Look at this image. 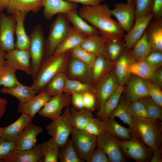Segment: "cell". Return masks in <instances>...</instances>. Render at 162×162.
Returning <instances> with one entry per match:
<instances>
[{
  "label": "cell",
  "mask_w": 162,
  "mask_h": 162,
  "mask_svg": "<svg viewBox=\"0 0 162 162\" xmlns=\"http://www.w3.org/2000/svg\"><path fill=\"white\" fill-rule=\"evenodd\" d=\"M78 13L83 19L98 30L105 41L123 39L125 31L117 21L112 18L110 10L106 4L84 5Z\"/></svg>",
  "instance_id": "1"
},
{
  "label": "cell",
  "mask_w": 162,
  "mask_h": 162,
  "mask_svg": "<svg viewBox=\"0 0 162 162\" xmlns=\"http://www.w3.org/2000/svg\"><path fill=\"white\" fill-rule=\"evenodd\" d=\"M128 128L131 137L137 138L150 149L162 146V120L134 118Z\"/></svg>",
  "instance_id": "2"
},
{
  "label": "cell",
  "mask_w": 162,
  "mask_h": 162,
  "mask_svg": "<svg viewBox=\"0 0 162 162\" xmlns=\"http://www.w3.org/2000/svg\"><path fill=\"white\" fill-rule=\"evenodd\" d=\"M71 57L69 51L44 59L31 86L37 94L43 90L47 83L57 74L61 72L66 73Z\"/></svg>",
  "instance_id": "3"
},
{
  "label": "cell",
  "mask_w": 162,
  "mask_h": 162,
  "mask_svg": "<svg viewBox=\"0 0 162 162\" xmlns=\"http://www.w3.org/2000/svg\"><path fill=\"white\" fill-rule=\"evenodd\" d=\"M29 37L30 45L28 51L31 59V75L34 81L44 58L46 39L41 26L36 25Z\"/></svg>",
  "instance_id": "4"
},
{
  "label": "cell",
  "mask_w": 162,
  "mask_h": 162,
  "mask_svg": "<svg viewBox=\"0 0 162 162\" xmlns=\"http://www.w3.org/2000/svg\"><path fill=\"white\" fill-rule=\"evenodd\" d=\"M69 23L64 13L58 14L52 22L48 36L46 40L44 59L52 55L56 48L64 38L70 26Z\"/></svg>",
  "instance_id": "5"
},
{
  "label": "cell",
  "mask_w": 162,
  "mask_h": 162,
  "mask_svg": "<svg viewBox=\"0 0 162 162\" xmlns=\"http://www.w3.org/2000/svg\"><path fill=\"white\" fill-rule=\"evenodd\" d=\"M70 109V107L65 108L63 112L58 118L52 121L46 127L47 133L60 147L67 142L73 128Z\"/></svg>",
  "instance_id": "6"
},
{
  "label": "cell",
  "mask_w": 162,
  "mask_h": 162,
  "mask_svg": "<svg viewBox=\"0 0 162 162\" xmlns=\"http://www.w3.org/2000/svg\"><path fill=\"white\" fill-rule=\"evenodd\" d=\"M71 134V139L78 156L84 161L87 162L97 147V136L74 127Z\"/></svg>",
  "instance_id": "7"
},
{
  "label": "cell",
  "mask_w": 162,
  "mask_h": 162,
  "mask_svg": "<svg viewBox=\"0 0 162 162\" xmlns=\"http://www.w3.org/2000/svg\"><path fill=\"white\" fill-rule=\"evenodd\" d=\"M118 142L126 158L137 162L150 161L153 150L137 138L131 137L128 140H118Z\"/></svg>",
  "instance_id": "8"
},
{
  "label": "cell",
  "mask_w": 162,
  "mask_h": 162,
  "mask_svg": "<svg viewBox=\"0 0 162 162\" xmlns=\"http://www.w3.org/2000/svg\"><path fill=\"white\" fill-rule=\"evenodd\" d=\"M113 68L94 86L97 113L100 111L108 98L119 86Z\"/></svg>",
  "instance_id": "9"
},
{
  "label": "cell",
  "mask_w": 162,
  "mask_h": 162,
  "mask_svg": "<svg viewBox=\"0 0 162 162\" xmlns=\"http://www.w3.org/2000/svg\"><path fill=\"white\" fill-rule=\"evenodd\" d=\"M15 15L0 13V49L8 52L15 49Z\"/></svg>",
  "instance_id": "10"
},
{
  "label": "cell",
  "mask_w": 162,
  "mask_h": 162,
  "mask_svg": "<svg viewBox=\"0 0 162 162\" xmlns=\"http://www.w3.org/2000/svg\"><path fill=\"white\" fill-rule=\"evenodd\" d=\"M118 140L116 137L106 130L97 136V147L104 152L111 162H124L126 161V157Z\"/></svg>",
  "instance_id": "11"
},
{
  "label": "cell",
  "mask_w": 162,
  "mask_h": 162,
  "mask_svg": "<svg viewBox=\"0 0 162 162\" xmlns=\"http://www.w3.org/2000/svg\"><path fill=\"white\" fill-rule=\"evenodd\" d=\"M71 104L70 95L63 92L52 96L38 113L52 121L61 115L63 109L70 107Z\"/></svg>",
  "instance_id": "12"
},
{
  "label": "cell",
  "mask_w": 162,
  "mask_h": 162,
  "mask_svg": "<svg viewBox=\"0 0 162 162\" xmlns=\"http://www.w3.org/2000/svg\"><path fill=\"white\" fill-rule=\"evenodd\" d=\"M114 8L110 10L112 15L117 19L122 28L127 33L133 26L136 19L135 3H117L113 4Z\"/></svg>",
  "instance_id": "13"
},
{
  "label": "cell",
  "mask_w": 162,
  "mask_h": 162,
  "mask_svg": "<svg viewBox=\"0 0 162 162\" xmlns=\"http://www.w3.org/2000/svg\"><path fill=\"white\" fill-rule=\"evenodd\" d=\"M5 62L16 70L31 75V65L29 51L14 49L6 53Z\"/></svg>",
  "instance_id": "14"
},
{
  "label": "cell",
  "mask_w": 162,
  "mask_h": 162,
  "mask_svg": "<svg viewBox=\"0 0 162 162\" xmlns=\"http://www.w3.org/2000/svg\"><path fill=\"white\" fill-rule=\"evenodd\" d=\"M92 68L89 64L71 57L66 74L68 78L92 85Z\"/></svg>",
  "instance_id": "15"
},
{
  "label": "cell",
  "mask_w": 162,
  "mask_h": 162,
  "mask_svg": "<svg viewBox=\"0 0 162 162\" xmlns=\"http://www.w3.org/2000/svg\"><path fill=\"white\" fill-rule=\"evenodd\" d=\"M126 84L123 96L130 103L149 96L145 79L130 74Z\"/></svg>",
  "instance_id": "16"
},
{
  "label": "cell",
  "mask_w": 162,
  "mask_h": 162,
  "mask_svg": "<svg viewBox=\"0 0 162 162\" xmlns=\"http://www.w3.org/2000/svg\"><path fill=\"white\" fill-rule=\"evenodd\" d=\"M153 18V14L152 13L147 15L136 18L132 28L123 37L126 49H132L146 30Z\"/></svg>",
  "instance_id": "17"
},
{
  "label": "cell",
  "mask_w": 162,
  "mask_h": 162,
  "mask_svg": "<svg viewBox=\"0 0 162 162\" xmlns=\"http://www.w3.org/2000/svg\"><path fill=\"white\" fill-rule=\"evenodd\" d=\"M52 96L43 90L27 102L18 104L17 112L23 113L32 120L36 114L45 105Z\"/></svg>",
  "instance_id": "18"
},
{
  "label": "cell",
  "mask_w": 162,
  "mask_h": 162,
  "mask_svg": "<svg viewBox=\"0 0 162 162\" xmlns=\"http://www.w3.org/2000/svg\"><path fill=\"white\" fill-rule=\"evenodd\" d=\"M43 162V156L40 144H36L31 148L16 150L6 158L0 160L3 162Z\"/></svg>",
  "instance_id": "19"
},
{
  "label": "cell",
  "mask_w": 162,
  "mask_h": 162,
  "mask_svg": "<svg viewBox=\"0 0 162 162\" xmlns=\"http://www.w3.org/2000/svg\"><path fill=\"white\" fill-rule=\"evenodd\" d=\"M41 127L32 123L28 124L14 142L16 150H26L33 147L36 144L38 135L43 132Z\"/></svg>",
  "instance_id": "20"
},
{
  "label": "cell",
  "mask_w": 162,
  "mask_h": 162,
  "mask_svg": "<svg viewBox=\"0 0 162 162\" xmlns=\"http://www.w3.org/2000/svg\"><path fill=\"white\" fill-rule=\"evenodd\" d=\"M43 15L48 20H52L56 14H66L69 11L78 8L77 4L64 0H42Z\"/></svg>",
  "instance_id": "21"
},
{
  "label": "cell",
  "mask_w": 162,
  "mask_h": 162,
  "mask_svg": "<svg viewBox=\"0 0 162 162\" xmlns=\"http://www.w3.org/2000/svg\"><path fill=\"white\" fill-rule=\"evenodd\" d=\"M32 120L24 113L10 125L0 128V137L6 140L14 142L26 127L32 122Z\"/></svg>",
  "instance_id": "22"
},
{
  "label": "cell",
  "mask_w": 162,
  "mask_h": 162,
  "mask_svg": "<svg viewBox=\"0 0 162 162\" xmlns=\"http://www.w3.org/2000/svg\"><path fill=\"white\" fill-rule=\"evenodd\" d=\"M86 37L70 26L66 36L56 48L52 55H58L69 52L80 46Z\"/></svg>",
  "instance_id": "23"
},
{
  "label": "cell",
  "mask_w": 162,
  "mask_h": 162,
  "mask_svg": "<svg viewBox=\"0 0 162 162\" xmlns=\"http://www.w3.org/2000/svg\"><path fill=\"white\" fill-rule=\"evenodd\" d=\"M42 7V0H9L6 9L10 14L18 12L26 14L30 12L36 14Z\"/></svg>",
  "instance_id": "24"
},
{
  "label": "cell",
  "mask_w": 162,
  "mask_h": 162,
  "mask_svg": "<svg viewBox=\"0 0 162 162\" xmlns=\"http://www.w3.org/2000/svg\"><path fill=\"white\" fill-rule=\"evenodd\" d=\"M131 50L126 49L124 52L114 63V69L118 82L120 86H124L128 81L130 74L127 68L128 65L134 62Z\"/></svg>",
  "instance_id": "25"
},
{
  "label": "cell",
  "mask_w": 162,
  "mask_h": 162,
  "mask_svg": "<svg viewBox=\"0 0 162 162\" xmlns=\"http://www.w3.org/2000/svg\"><path fill=\"white\" fill-rule=\"evenodd\" d=\"M65 14L69 22L72 24V27L81 34L86 37L100 35L98 30L88 24L81 17L77 9L70 10Z\"/></svg>",
  "instance_id": "26"
},
{
  "label": "cell",
  "mask_w": 162,
  "mask_h": 162,
  "mask_svg": "<svg viewBox=\"0 0 162 162\" xmlns=\"http://www.w3.org/2000/svg\"><path fill=\"white\" fill-rule=\"evenodd\" d=\"M146 31L152 50L162 52V19L152 20Z\"/></svg>",
  "instance_id": "27"
},
{
  "label": "cell",
  "mask_w": 162,
  "mask_h": 162,
  "mask_svg": "<svg viewBox=\"0 0 162 162\" xmlns=\"http://www.w3.org/2000/svg\"><path fill=\"white\" fill-rule=\"evenodd\" d=\"M15 15L16 20L15 34L16 40L15 44V49L28 50L30 45V38L26 33L24 26L26 14L18 12L16 13Z\"/></svg>",
  "instance_id": "28"
},
{
  "label": "cell",
  "mask_w": 162,
  "mask_h": 162,
  "mask_svg": "<svg viewBox=\"0 0 162 162\" xmlns=\"http://www.w3.org/2000/svg\"><path fill=\"white\" fill-rule=\"evenodd\" d=\"M114 64L104 55L96 56L92 68V85L94 86L112 69Z\"/></svg>",
  "instance_id": "29"
},
{
  "label": "cell",
  "mask_w": 162,
  "mask_h": 162,
  "mask_svg": "<svg viewBox=\"0 0 162 162\" xmlns=\"http://www.w3.org/2000/svg\"><path fill=\"white\" fill-rule=\"evenodd\" d=\"M0 92L15 97L21 104L27 102L37 94L31 86H26L21 83L11 88L4 87L1 89Z\"/></svg>",
  "instance_id": "30"
},
{
  "label": "cell",
  "mask_w": 162,
  "mask_h": 162,
  "mask_svg": "<svg viewBox=\"0 0 162 162\" xmlns=\"http://www.w3.org/2000/svg\"><path fill=\"white\" fill-rule=\"evenodd\" d=\"M124 88V86H119L117 90L105 101L100 111L97 113V118L101 120L108 118L118 106Z\"/></svg>",
  "instance_id": "31"
},
{
  "label": "cell",
  "mask_w": 162,
  "mask_h": 162,
  "mask_svg": "<svg viewBox=\"0 0 162 162\" xmlns=\"http://www.w3.org/2000/svg\"><path fill=\"white\" fill-rule=\"evenodd\" d=\"M80 46L96 56H105V41L100 35L86 37Z\"/></svg>",
  "instance_id": "32"
},
{
  "label": "cell",
  "mask_w": 162,
  "mask_h": 162,
  "mask_svg": "<svg viewBox=\"0 0 162 162\" xmlns=\"http://www.w3.org/2000/svg\"><path fill=\"white\" fill-rule=\"evenodd\" d=\"M151 50L146 30L131 49V56L134 62L143 61Z\"/></svg>",
  "instance_id": "33"
},
{
  "label": "cell",
  "mask_w": 162,
  "mask_h": 162,
  "mask_svg": "<svg viewBox=\"0 0 162 162\" xmlns=\"http://www.w3.org/2000/svg\"><path fill=\"white\" fill-rule=\"evenodd\" d=\"M130 103L123 96H121L118 106L110 115L108 118H118L124 123L130 126L134 119L130 109Z\"/></svg>",
  "instance_id": "34"
},
{
  "label": "cell",
  "mask_w": 162,
  "mask_h": 162,
  "mask_svg": "<svg viewBox=\"0 0 162 162\" xmlns=\"http://www.w3.org/2000/svg\"><path fill=\"white\" fill-rule=\"evenodd\" d=\"M106 131L110 133L118 140H128L131 138L129 128H126L118 124L114 118H107L102 120Z\"/></svg>",
  "instance_id": "35"
},
{
  "label": "cell",
  "mask_w": 162,
  "mask_h": 162,
  "mask_svg": "<svg viewBox=\"0 0 162 162\" xmlns=\"http://www.w3.org/2000/svg\"><path fill=\"white\" fill-rule=\"evenodd\" d=\"M70 110L72 125L74 127L77 129L83 130L90 120L94 117L92 112L85 108L76 110L71 107Z\"/></svg>",
  "instance_id": "36"
},
{
  "label": "cell",
  "mask_w": 162,
  "mask_h": 162,
  "mask_svg": "<svg viewBox=\"0 0 162 162\" xmlns=\"http://www.w3.org/2000/svg\"><path fill=\"white\" fill-rule=\"evenodd\" d=\"M123 39L121 40L105 41V56L114 64L126 49L125 43Z\"/></svg>",
  "instance_id": "37"
},
{
  "label": "cell",
  "mask_w": 162,
  "mask_h": 162,
  "mask_svg": "<svg viewBox=\"0 0 162 162\" xmlns=\"http://www.w3.org/2000/svg\"><path fill=\"white\" fill-rule=\"evenodd\" d=\"M40 144L43 156V162H58L60 147L52 138Z\"/></svg>",
  "instance_id": "38"
},
{
  "label": "cell",
  "mask_w": 162,
  "mask_h": 162,
  "mask_svg": "<svg viewBox=\"0 0 162 162\" xmlns=\"http://www.w3.org/2000/svg\"><path fill=\"white\" fill-rule=\"evenodd\" d=\"M67 78L65 73L58 74L47 83L43 90L52 96L64 92Z\"/></svg>",
  "instance_id": "39"
},
{
  "label": "cell",
  "mask_w": 162,
  "mask_h": 162,
  "mask_svg": "<svg viewBox=\"0 0 162 162\" xmlns=\"http://www.w3.org/2000/svg\"><path fill=\"white\" fill-rule=\"evenodd\" d=\"M16 70L5 62L0 66V86L11 88L20 82L16 76Z\"/></svg>",
  "instance_id": "40"
},
{
  "label": "cell",
  "mask_w": 162,
  "mask_h": 162,
  "mask_svg": "<svg viewBox=\"0 0 162 162\" xmlns=\"http://www.w3.org/2000/svg\"><path fill=\"white\" fill-rule=\"evenodd\" d=\"M88 92L94 94L95 89L93 85L67 77L64 92L71 95L73 93L83 94Z\"/></svg>",
  "instance_id": "41"
},
{
  "label": "cell",
  "mask_w": 162,
  "mask_h": 162,
  "mask_svg": "<svg viewBox=\"0 0 162 162\" xmlns=\"http://www.w3.org/2000/svg\"><path fill=\"white\" fill-rule=\"evenodd\" d=\"M58 161L60 162H83L78 156L71 139L60 147Z\"/></svg>",
  "instance_id": "42"
},
{
  "label": "cell",
  "mask_w": 162,
  "mask_h": 162,
  "mask_svg": "<svg viewBox=\"0 0 162 162\" xmlns=\"http://www.w3.org/2000/svg\"><path fill=\"white\" fill-rule=\"evenodd\" d=\"M127 70L130 74L147 80L154 71L144 61L131 62L128 65Z\"/></svg>",
  "instance_id": "43"
},
{
  "label": "cell",
  "mask_w": 162,
  "mask_h": 162,
  "mask_svg": "<svg viewBox=\"0 0 162 162\" xmlns=\"http://www.w3.org/2000/svg\"><path fill=\"white\" fill-rule=\"evenodd\" d=\"M140 100L145 107L147 118L162 120V106L155 102L149 96L144 97Z\"/></svg>",
  "instance_id": "44"
},
{
  "label": "cell",
  "mask_w": 162,
  "mask_h": 162,
  "mask_svg": "<svg viewBox=\"0 0 162 162\" xmlns=\"http://www.w3.org/2000/svg\"><path fill=\"white\" fill-rule=\"evenodd\" d=\"M72 57L79 60L92 66L96 58V56L84 50L80 46L69 51Z\"/></svg>",
  "instance_id": "45"
},
{
  "label": "cell",
  "mask_w": 162,
  "mask_h": 162,
  "mask_svg": "<svg viewBox=\"0 0 162 162\" xmlns=\"http://www.w3.org/2000/svg\"><path fill=\"white\" fill-rule=\"evenodd\" d=\"M154 0H134L136 18L152 13Z\"/></svg>",
  "instance_id": "46"
},
{
  "label": "cell",
  "mask_w": 162,
  "mask_h": 162,
  "mask_svg": "<svg viewBox=\"0 0 162 162\" xmlns=\"http://www.w3.org/2000/svg\"><path fill=\"white\" fill-rule=\"evenodd\" d=\"M83 130L97 136L106 130L103 121L94 117L90 120Z\"/></svg>",
  "instance_id": "47"
},
{
  "label": "cell",
  "mask_w": 162,
  "mask_h": 162,
  "mask_svg": "<svg viewBox=\"0 0 162 162\" xmlns=\"http://www.w3.org/2000/svg\"><path fill=\"white\" fill-rule=\"evenodd\" d=\"M143 61L154 71L162 68V52L152 50Z\"/></svg>",
  "instance_id": "48"
},
{
  "label": "cell",
  "mask_w": 162,
  "mask_h": 162,
  "mask_svg": "<svg viewBox=\"0 0 162 162\" xmlns=\"http://www.w3.org/2000/svg\"><path fill=\"white\" fill-rule=\"evenodd\" d=\"M148 92L151 98L157 104L162 106V91L161 87L145 80Z\"/></svg>",
  "instance_id": "49"
},
{
  "label": "cell",
  "mask_w": 162,
  "mask_h": 162,
  "mask_svg": "<svg viewBox=\"0 0 162 162\" xmlns=\"http://www.w3.org/2000/svg\"><path fill=\"white\" fill-rule=\"evenodd\" d=\"M130 109L134 118H147L145 107L140 100L131 103Z\"/></svg>",
  "instance_id": "50"
},
{
  "label": "cell",
  "mask_w": 162,
  "mask_h": 162,
  "mask_svg": "<svg viewBox=\"0 0 162 162\" xmlns=\"http://www.w3.org/2000/svg\"><path fill=\"white\" fill-rule=\"evenodd\" d=\"M16 149L15 142L0 138V160L7 158Z\"/></svg>",
  "instance_id": "51"
},
{
  "label": "cell",
  "mask_w": 162,
  "mask_h": 162,
  "mask_svg": "<svg viewBox=\"0 0 162 162\" xmlns=\"http://www.w3.org/2000/svg\"><path fill=\"white\" fill-rule=\"evenodd\" d=\"M82 94L84 108L91 112L94 111L96 108V101L94 94L88 92Z\"/></svg>",
  "instance_id": "52"
},
{
  "label": "cell",
  "mask_w": 162,
  "mask_h": 162,
  "mask_svg": "<svg viewBox=\"0 0 162 162\" xmlns=\"http://www.w3.org/2000/svg\"><path fill=\"white\" fill-rule=\"evenodd\" d=\"M87 162H111L109 158L101 149L96 147Z\"/></svg>",
  "instance_id": "53"
},
{
  "label": "cell",
  "mask_w": 162,
  "mask_h": 162,
  "mask_svg": "<svg viewBox=\"0 0 162 162\" xmlns=\"http://www.w3.org/2000/svg\"><path fill=\"white\" fill-rule=\"evenodd\" d=\"M71 104L76 110L84 108L83 94L80 93H73L71 95Z\"/></svg>",
  "instance_id": "54"
},
{
  "label": "cell",
  "mask_w": 162,
  "mask_h": 162,
  "mask_svg": "<svg viewBox=\"0 0 162 162\" xmlns=\"http://www.w3.org/2000/svg\"><path fill=\"white\" fill-rule=\"evenodd\" d=\"M152 13L154 19H162V0H154Z\"/></svg>",
  "instance_id": "55"
},
{
  "label": "cell",
  "mask_w": 162,
  "mask_h": 162,
  "mask_svg": "<svg viewBox=\"0 0 162 162\" xmlns=\"http://www.w3.org/2000/svg\"><path fill=\"white\" fill-rule=\"evenodd\" d=\"M151 83L159 86H162V68H159L154 71L148 80Z\"/></svg>",
  "instance_id": "56"
},
{
  "label": "cell",
  "mask_w": 162,
  "mask_h": 162,
  "mask_svg": "<svg viewBox=\"0 0 162 162\" xmlns=\"http://www.w3.org/2000/svg\"><path fill=\"white\" fill-rule=\"evenodd\" d=\"M69 2L82 4L84 5H96L103 2L104 0H64Z\"/></svg>",
  "instance_id": "57"
},
{
  "label": "cell",
  "mask_w": 162,
  "mask_h": 162,
  "mask_svg": "<svg viewBox=\"0 0 162 162\" xmlns=\"http://www.w3.org/2000/svg\"><path fill=\"white\" fill-rule=\"evenodd\" d=\"M153 153L150 160L151 162H162V146L152 149Z\"/></svg>",
  "instance_id": "58"
},
{
  "label": "cell",
  "mask_w": 162,
  "mask_h": 162,
  "mask_svg": "<svg viewBox=\"0 0 162 162\" xmlns=\"http://www.w3.org/2000/svg\"><path fill=\"white\" fill-rule=\"evenodd\" d=\"M7 104L5 99L0 98V118L4 115Z\"/></svg>",
  "instance_id": "59"
},
{
  "label": "cell",
  "mask_w": 162,
  "mask_h": 162,
  "mask_svg": "<svg viewBox=\"0 0 162 162\" xmlns=\"http://www.w3.org/2000/svg\"><path fill=\"white\" fill-rule=\"evenodd\" d=\"M9 1V0H0V13L7 9Z\"/></svg>",
  "instance_id": "60"
},
{
  "label": "cell",
  "mask_w": 162,
  "mask_h": 162,
  "mask_svg": "<svg viewBox=\"0 0 162 162\" xmlns=\"http://www.w3.org/2000/svg\"><path fill=\"white\" fill-rule=\"evenodd\" d=\"M6 52L0 49V66L5 62L4 56Z\"/></svg>",
  "instance_id": "61"
},
{
  "label": "cell",
  "mask_w": 162,
  "mask_h": 162,
  "mask_svg": "<svg viewBox=\"0 0 162 162\" xmlns=\"http://www.w3.org/2000/svg\"><path fill=\"white\" fill-rule=\"evenodd\" d=\"M134 2V0H127V3H132Z\"/></svg>",
  "instance_id": "62"
},
{
  "label": "cell",
  "mask_w": 162,
  "mask_h": 162,
  "mask_svg": "<svg viewBox=\"0 0 162 162\" xmlns=\"http://www.w3.org/2000/svg\"><path fill=\"white\" fill-rule=\"evenodd\" d=\"M0 138H1V137H0Z\"/></svg>",
  "instance_id": "63"
}]
</instances>
